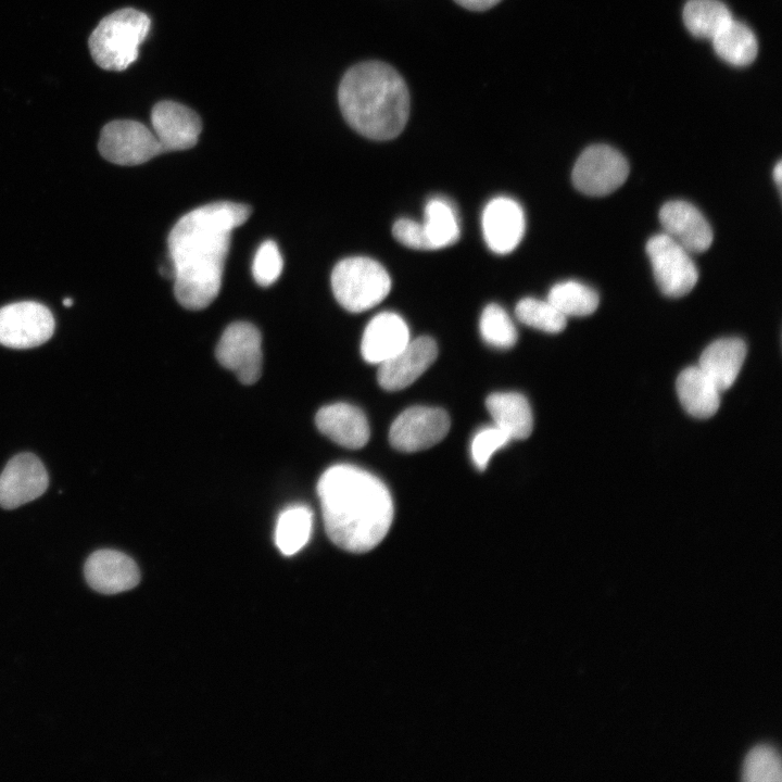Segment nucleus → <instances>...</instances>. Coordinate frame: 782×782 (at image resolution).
<instances>
[{"label": "nucleus", "mask_w": 782, "mask_h": 782, "mask_svg": "<svg viewBox=\"0 0 782 782\" xmlns=\"http://www.w3.org/2000/svg\"><path fill=\"white\" fill-rule=\"evenodd\" d=\"M251 212L247 204L213 202L188 212L174 225L167 239L168 257L181 306L202 310L218 295L231 234Z\"/></svg>", "instance_id": "1"}, {"label": "nucleus", "mask_w": 782, "mask_h": 782, "mask_svg": "<svg viewBox=\"0 0 782 782\" xmlns=\"http://www.w3.org/2000/svg\"><path fill=\"white\" fill-rule=\"evenodd\" d=\"M317 494L327 535L338 547L365 553L387 535L393 503L373 474L350 464L333 465L320 476Z\"/></svg>", "instance_id": "2"}, {"label": "nucleus", "mask_w": 782, "mask_h": 782, "mask_svg": "<svg viewBox=\"0 0 782 782\" xmlns=\"http://www.w3.org/2000/svg\"><path fill=\"white\" fill-rule=\"evenodd\" d=\"M338 102L349 126L374 140L398 137L408 119L406 83L391 65L379 61L350 67L340 81Z\"/></svg>", "instance_id": "3"}, {"label": "nucleus", "mask_w": 782, "mask_h": 782, "mask_svg": "<svg viewBox=\"0 0 782 782\" xmlns=\"http://www.w3.org/2000/svg\"><path fill=\"white\" fill-rule=\"evenodd\" d=\"M151 28L148 14L124 8L103 17L88 39L96 64L106 71H125L139 56V47Z\"/></svg>", "instance_id": "4"}, {"label": "nucleus", "mask_w": 782, "mask_h": 782, "mask_svg": "<svg viewBox=\"0 0 782 782\" xmlns=\"http://www.w3.org/2000/svg\"><path fill=\"white\" fill-rule=\"evenodd\" d=\"M331 288L343 308L361 313L373 308L388 295L391 278L376 260L352 256L341 260L333 267Z\"/></svg>", "instance_id": "5"}, {"label": "nucleus", "mask_w": 782, "mask_h": 782, "mask_svg": "<svg viewBox=\"0 0 782 782\" xmlns=\"http://www.w3.org/2000/svg\"><path fill=\"white\" fill-rule=\"evenodd\" d=\"M646 253L659 290L669 298L688 294L698 279L697 268L690 253L667 234L648 239Z\"/></svg>", "instance_id": "6"}, {"label": "nucleus", "mask_w": 782, "mask_h": 782, "mask_svg": "<svg viewBox=\"0 0 782 782\" xmlns=\"http://www.w3.org/2000/svg\"><path fill=\"white\" fill-rule=\"evenodd\" d=\"M98 149L103 159L124 166L139 165L164 153L153 130L133 119H116L104 125Z\"/></svg>", "instance_id": "7"}, {"label": "nucleus", "mask_w": 782, "mask_h": 782, "mask_svg": "<svg viewBox=\"0 0 782 782\" xmlns=\"http://www.w3.org/2000/svg\"><path fill=\"white\" fill-rule=\"evenodd\" d=\"M629 175V164L616 149L595 144L586 148L576 161L572 182L582 193L603 197L618 189Z\"/></svg>", "instance_id": "8"}, {"label": "nucleus", "mask_w": 782, "mask_h": 782, "mask_svg": "<svg viewBox=\"0 0 782 782\" xmlns=\"http://www.w3.org/2000/svg\"><path fill=\"white\" fill-rule=\"evenodd\" d=\"M50 310L38 302L24 301L0 308V344L30 349L47 342L54 332Z\"/></svg>", "instance_id": "9"}, {"label": "nucleus", "mask_w": 782, "mask_h": 782, "mask_svg": "<svg viewBox=\"0 0 782 782\" xmlns=\"http://www.w3.org/2000/svg\"><path fill=\"white\" fill-rule=\"evenodd\" d=\"M216 358L244 384L257 381L262 370V337L247 321L230 324L216 346Z\"/></svg>", "instance_id": "10"}, {"label": "nucleus", "mask_w": 782, "mask_h": 782, "mask_svg": "<svg viewBox=\"0 0 782 782\" xmlns=\"http://www.w3.org/2000/svg\"><path fill=\"white\" fill-rule=\"evenodd\" d=\"M450 426V417L443 409L413 406L392 422L389 441L399 451L417 452L440 442L449 432Z\"/></svg>", "instance_id": "11"}, {"label": "nucleus", "mask_w": 782, "mask_h": 782, "mask_svg": "<svg viewBox=\"0 0 782 782\" xmlns=\"http://www.w3.org/2000/svg\"><path fill=\"white\" fill-rule=\"evenodd\" d=\"M48 484V472L36 455H15L0 475V506L13 509L34 501L43 494Z\"/></svg>", "instance_id": "12"}, {"label": "nucleus", "mask_w": 782, "mask_h": 782, "mask_svg": "<svg viewBox=\"0 0 782 782\" xmlns=\"http://www.w3.org/2000/svg\"><path fill=\"white\" fill-rule=\"evenodd\" d=\"M482 234L488 248L497 254L513 252L520 243L526 228L520 204L508 197H495L483 209Z\"/></svg>", "instance_id": "13"}, {"label": "nucleus", "mask_w": 782, "mask_h": 782, "mask_svg": "<svg viewBox=\"0 0 782 782\" xmlns=\"http://www.w3.org/2000/svg\"><path fill=\"white\" fill-rule=\"evenodd\" d=\"M151 124L164 152L194 147L202 130L200 116L172 100L160 101L152 108Z\"/></svg>", "instance_id": "14"}, {"label": "nucleus", "mask_w": 782, "mask_h": 782, "mask_svg": "<svg viewBox=\"0 0 782 782\" xmlns=\"http://www.w3.org/2000/svg\"><path fill=\"white\" fill-rule=\"evenodd\" d=\"M438 346L428 336L409 342L394 356L379 364L377 379L381 388L398 391L411 386L436 361Z\"/></svg>", "instance_id": "15"}, {"label": "nucleus", "mask_w": 782, "mask_h": 782, "mask_svg": "<svg viewBox=\"0 0 782 782\" xmlns=\"http://www.w3.org/2000/svg\"><path fill=\"white\" fill-rule=\"evenodd\" d=\"M84 573L91 589L106 595L130 590L140 581L135 560L119 551L108 548L90 554Z\"/></svg>", "instance_id": "16"}, {"label": "nucleus", "mask_w": 782, "mask_h": 782, "mask_svg": "<svg viewBox=\"0 0 782 782\" xmlns=\"http://www.w3.org/2000/svg\"><path fill=\"white\" fill-rule=\"evenodd\" d=\"M659 222L665 234L689 253H702L712 243V229L697 207L686 201L665 203L659 211Z\"/></svg>", "instance_id": "17"}, {"label": "nucleus", "mask_w": 782, "mask_h": 782, "mask_svg": "<svg viewBox=\"0 0 782 782\" xmlns=\"http://www.w3.org/2000/svg\"><path fill=\"white\" fill-rule=\"evenodd\" d=\"M405 320L393 312H382L367 324L361 342L363 358L381 364L399 353L409 342Z\"/></svg>", "instance_id": "18"}, {"label": "nucleus", "mask_w": 782, "mask_h": 782, "mask_svg": "<svg viewBox=\"0 0 782 782\" xmlns=\"http://www.w3.org/2000/svg\"><path fill=\"white\" fill-rule=\"evenodd\" d=\"M318 430L346 449H361L369 439V426L364 413L348 403L323 406L316 414Z\"/></svg>", "instance_id": "19"}, {"label": "nucleus", "mask_w": 782, "mask_h": 782, "mask_svg": "<svg viewBox=\"0 0 782 782\" xmlns=\"http://www.w3.org/2000/svg\"><path fill=\"white\" fill-rule=\"evenodd\" d=\"M746 356V344L739 338H721L702 353L698 367L719 390H728L735 381Z\"/></svg>", "instance_id": "20"}, {"label": "nucleus", "mask_w": 782, "mask_h": 782, "mask_svg": "<svg viewBox=\"0 0 782 782\" xmlns=\"http://www.w3.org/2000/svg\"><path fill=\"white\" fill-rule=\"evenodd\" d=\"M683 408L695 418H709L720 406L719 388L696 365L683 369L676 382Z\"/></svg>", "instance_id": "21"}, {"label": "nucleus", "mask_w": 782, "mask_h": 782, "mask_svg": "<svg viewBox=\"0 0 782 782\" xmlns=\"http://www.w3.org/2000/svg\"><path fill=\"white\" fill-rule=\"evenodd\" d=\"M485 406L497 428L509 438L520 440L532 432L533 417L527 399L516 392L492 393Z\"/></svg>", "instance_id": "22"}, {"label": "nucleus", "mask_w": 782, "mask_h": 782, "mask_svg": "<svg viewBox=\"0 0 782 782\" xmlns=\"http://www.w3.org/2000/svg\"><path fill=\"white\" fill-rule=\"evenodd\" d=\"M421 224L430 250L450 247L459 239L461 224L456 207L443 197H433L426 203Z\"/></svg>", "instance_id": "23"}, {"label": "nucleus", "mask_w": 782, "mask_h": 782, "mask_svg": "<svg viewBox=\"0 0 782 782\" xmlns=\"http://www.w3.org/2000/svg\"><path fill=\"white\" fill-rule=\"evenodd\" d=\"M313 527V512L303 504L280 512L275 527V543L287 556L298 553L308 542Z\"/></svg>", "instance_id": "24"}, {"label": "nucleus", "mask_w": 782, "mask_h": 782, "mask_svg": "<svg viewBox=\"0 0 782 782\" xmlns=\"http://www.w3.org/2000/svg\"><path fill=\"white\" fill-rule=\"evenodd\" d=\"M711 40L716 53L732 65L746 66L757 56L758 43L754 33L733 18Z\"/></svg>", "instance_id": "25"}, {"label": "nucleus", "mask_w": 782, "mask_h": 782, "mask_svg": "<svg viewBox=\"0 0 782 782\" xmlns=\"http://www.w3.org/2000/svg\"><path fill=\"white\" fill-rule=\"evenodd\" d=\"M731 20L729 9L719 0H690L683 10L686 28L698 38L712 39Z\"/></svg>", "instance_id": "26"}, {"label": "nucleus", "mask_w": 782, "mask_h": 782, "mask_svg": "<svg viewBox=\"0 0 782 782\" xmlns=\"http://www.w3.org/2000/svg\"><path fill=\"white\" fill-rule=\"evenodd\" d=\"M546 300L566 317L588 316L598 306V294L586 285L575 280L554 285Z\"/></svg>", "instance_id": "27"}, {"label": "nucleus", "mask_w": 782, "mask_h": 782, "mask_svg": "<svg viewBox=\"0 0 782 782\" xmlns=\"http://www.w3.org/2000/svg\"><path fill=\"white\" fill-rule=\"evenodd\" d=\"M515 314L522 324L548 333L560 332L567 325V317L547 300L524 298L517 303Z\"/></svg>", "instance_id": "28"}, {"label": "nucleus", "mask_w": 782, "mask_h": 782, "mask_svg": "<svg viewBox=\"0 0 782 782\" xmlns=\"http://www.w3.org/2000/svg\"><path fill=\"white\" fill-rule=\"evenodd\" d=\"M480 335L485 343L497 349H509L517 341L516 327L507 312L496 303L487 305L479 320Z\"/></svg>", "instance_id": "29"}, {"label": "nucleus", "mask_w": 782, "mask_h": 782, "mask_svg": "<svg viewBox=\"0 0 782 782\" xmlns=\"http://www.w3.org/2000/svg\"><path fill=\"white\" fill-rule=\"evenodd\" d=\"M781 761L774 748L756 746L747 754L743 766V780L747 782H779Z\"/></svg>", "instance_id": "30"}, {"label": "nucleus", "mask_w": 782, "mask_h": 782, "mask_svg": "<svg viewBox=\"0 0 782 782\" xmlns=\"http://www.w3.org/2000/svg\"><path fill=\"white\" fill-rule=\"evenodd\" d=\"M282 267L283 260L276 242L264 241L253 258L252 274L255 281L262 287L273 285L279 278Z\"/></svg>", "instance_id": "31"}, {"label": "nucleus", "mask_w": 782, "mask_h": 782, "mask_svg": "<svg viewBox=\"0 0 782 782\" xmlns=\"http://www.w3.org/2000/svg\"><path fill=\"white\" fill-rule=\"evenodd\" d=\"M510 438L496 426L479 430L471 441V457L477 468L483 470L492 454L506 445Z\"/></svg>", "instance_id": "32"}, {"label": "nucleus", "mask_w": 782, "mask_h": 782, "mask_svg": "<svg viewBox=\"0 0 782 782\" xmlns=\"http://www.w3.org/2000/svg\"><path fill=\"white\" fill-rule=\"evenodd\" d=\"M393 237L403 245L415 250H430L422 224L409 218L398 219L392 227Z\"/></svg>", "instance_id": "33"}, {"label": "nucleus", "mask_w": 782, "mask_h": 782, "mask_svg": "<svg viewBox=\"0 0 782 782\" xmlns=\"http://www.w3.org/2000/svg\"><path fill=\"white\" fill-rule=\"evenodd\" d=\"M461 7L470 11H485L497 4L501 0H454Z\"/></svg>", "instance_id": "34"}, {"label": "nucleus", "mask_w": 782, "mask_h": 782, "mask_svg": "<svg viewBox=\"0 0 782 782\" xmlns=\"http://www.w3.org/2000/svg\"><path fill=\"white\" fill-rule=\"evenodd\" d=\"M773 179L775 180V184L779 187H781V181H782V163H781V161H779L773 168Z\"/></svg>", "instance_id": "35"}, {"label": "nucleus", "mask_w": 782, "mask_h": 782, "mask_svg": "<svg viewBox=\"0 0 782 782\" xmlns=\"http://www.w3.org/2000/svg\"><path fill=\"white\" fill-rule=\"evenodd\" d=\"M63 305H64L65 307L72 306V305H73V300H72L71 298H65V299L63 300Z\"/></svg>", "instance_id": "36"}]
</instances>
